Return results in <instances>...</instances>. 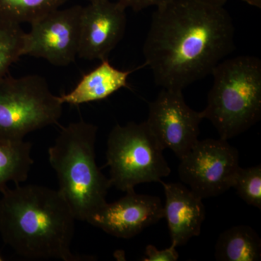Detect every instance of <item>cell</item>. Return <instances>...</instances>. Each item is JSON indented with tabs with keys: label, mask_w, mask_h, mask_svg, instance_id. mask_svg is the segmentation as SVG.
Masks as SVG:
<instances>
[{
	"label": "cell",
	"mask_w": 261,
	"mask_h": 261,
	"mask_svg": "<svg viewBox=\"0 0 261 261\" xmlns=\"http://www.w3.org/2000/svg\"><path fill=\"white\" fill-rule=\"evenodd\" d=\"M32 145L25 140L0 139V192L10 182L19 185L27 181L34 164Z\"/></svg>",
	"instance_id": "cell-15"
},
{
	"label": "cell",
	"mask_w": 261,
	"mask_h": 261,
	"mask_svg": "<svg viewBox=\"0 0 261 261\" xmlns=\"http://www.w3.org/2000/svg\"><path fill=\"white\" fill-rule=\"evenodd\" d=\"M0 192V236L18 255L29 259L82 260L70 250L76 219L58 190L16 185Z\"/></svg>",
	"instance_id": "cell-2"
},
{
	"label": "cell",
	"mask_w": 261,
	"mask_h": 261,
	"mask_svg": "<svg viewBox=\"0 0 261 261\" xmlns=\"http://www.w3.org/2000/svg\"><path fill=\"white\" fill-rule=\"evenodd\" d=\"M25 32L20 24L0 16V79L23 56Z\"/></svg>",
	"instance_id": "cell-17"
},
{
	"label": "cell",
	"mask_w": 261,
	"mask_h": 261,
	"mask_svg": "<svg viewBox=\"0 0 261 261\" xmlns=\"http://www.w3.org/2000/svg\"><path fill=\"white\" fill-rule=\"evenodd\" d=\"M4 260V258H3V256H2L1 255H0V261H3Z\"/></svg>",
	"instance_id": "cell-24"
},
{
	"label": "cell",
	"mask_w": 261,
	"mask_h": 261,
	"mask_svg": "<svg viewBox=\"0 0 261 261\" xmlns=\"http://www.w3.org/2000/svg\"><path fill=\"white\" fill-rule=\"evenodd\" d=\"M245 3L250 5V6L255 7V8H261V0H242Z\"/></svg>",
	"instance_id": "cell-22"
},
{
	"label": "cell",
	"mask_w": 261,
	"mask_h": 261,
	"mask_svg": "<svg viewBox=\"0 0 261 261\" xmlns=\"http://www.w3.org/2000/svg\"><path fill=\"white\" fill-rule=\"evenodd\" d=\"M119 200L108 203L91 215L87 222L105 232L130 239L164 218L162 201L156 196L126 192Z\"/></svg>",
	"instance_id": "cell-10"
},
{
	"label": "cell",
	"mask_w": 261,
	"mask_h": 261,
	"mask_svg": "<svg viewBox=\"0 0 261 261\" xmlns=\"http://www.w3.org/2000/svg\"><path fill=\"white\" fill-rule=\"evenodd\" d=\"M67 0H0V16L17 23H32L54 10Z\"/></svg>",
	"instance_id": "cell-16"
},
{
	"label": "cell",
	"mask_w": 261,
	"mask_h": 261,
	"mask_svg": "<svg viewBox=\"0 0 261 261\" xmlns=\"http://www.w3.org/2000/svg\"><path fill=\"white\" fill-rule=\"evenodd\" d=\"M174 244L171 243V246L163 250H159L154 245H148L146 247L145 255L143 258L145 261H176L179 255L176 250Z\"/></svg>",
	"instance_id": "cell-19"
},
{
	"label": "cell",
	"mask_w": 261,
	"mask_h": 261,
	"mask_svg": "<svg viewBox=\"0 0 261 261\" xmlns=\"http://www.w3.org/2000/svg\"><path fill=\"white\" fill-rule=\"evenodd\" d=\"M133 70H123L115 68L108 59L82 77L73 90L59 96L62 103L80 106L102 100L128 87V79Z\"/></svg>",
	"instance_id": "cell-13"
},
{
	"label": "cell",
	"mask_w": 261,
	"mask_h": 261,
	"mask_svg": "<svg viewBox=\"0 0 261 261\" xmlns=\"http://www.w3.org/2000/svg\"><path fill=\"white\" fill-rule=\"evenodd\" d=\"M171 1L172 0H117L126 9L130 8L136 12L141 11L150 7L160 8Z\"/></svg>",
	"instance_id": "cell-20"
},
{
	"label": "cell",
	"mask_w": 261,
	"mask_h": 261,
	"mask_svg": "<svg viewBox=\"0 0 261 261\" xmlns=\"http://www.w3.org/2000/svg\"><path fill=\"white\" fill-rule=\"evenodd\" d=\"M163 149L146 121L116 125L106 152L111 186L126 192L140 184L161 183L171 172Z\"/></svg>",
	"instance_id": "cell-5"
},
{
	"label": "cell",
	"mask_w": 261,
	"mask_h": 261,
	"mask_svg": "<svg viewBox=\"0 0 261 261\" xmlns=\"http://www.w3.org/2000/svg\"><path fill=\"white\" fill-rule=\"evenodd\" d=\"M235 49L234 24L224 6L172 0L152 14L143 54L156 85L183 91Z\"/></svg>",
	"instance_id": "cell-1"
},
{
	"label": "cell",
	"mask_w": 261,
	"mask_h": 261,
	"mask_svg": "<svg viewBox=\"0 0 261 261\" xmlns=\"http://www.w3.org/2000/svg\"><path fill=\"white\" fill-rule=\"evenodd\" d=\"M82 8H59L31 23L30 32L25 33L23 56L43 58L55 66L73 63L80 47Z\"/></svg>",
	"instance_id": "cell-9"
},
{
	"label": "cell",
	"mask_w": 261,
	"mask_h": 261,
	"mask_svg": "<svg viewBox=\"0 0 261 261\" xmlns=\"http://www.w3.org/2000/svg\"><path fill=\"white\" fill-rule=\"evenodd\" d=\"M97 126L84 120L63 127L48 149L49 162L58 176V191L75 219L87 221L107 202L111 188L96 162Z\"/></svg>",
	"instance_id": "cell-3"
},
{
	"label": "cell",
	"mask_w": 261,
	"mask_h": 261,
	"mask_svg": "<svg viewBox=\"0 0 261 261\" xmlns=\"http://www.w3.org/2000/svg\"><path fill=\"white\" fill-rule=\"evenodd\" d=\"M166 204L164 218L167 221L171 243L176 247L186 245L200 235L205 218V207L200 196L184 184L164 183Z\"/></svg>",
	"instance_id": "cell-12"
},
{
	"label": "cell",
	"mask_w": 261,
	"mask_h": 261,
	"mask_svg": "<svg viewBox=\"0 0 261 261\" xmlns=\"http://www.w3.org/2000/svg\"><path fill=\"white\" fill-rule=\"evenodd\" d=\"M203 119L202 113L187 104L183 91L162 89L149 103L145 121L163 149L181 160L198 142Z\"/></svg>",
	"instance_id": "cell-8"
},
{
	"label": "cell",
	"mask_w": 261,
	"mask_h": 261,
	"mask_svg": "<svg viewBox=\"0 0 261 261\" xmlns=\"http://www.w3.org/2000/svg\"><path fill=\"white\" fill-rule=\"evenodd\" d=\"M219 261H258L261 259V239L246 225L233 226L221 233L215 247Z\"/></svg>",
	"instance_id": "cell-14"
},
{
	"label": "cell",
	"mask_w": 261,
	"mask_h": 261,
	"mask_svg": "<svg viewBox=\"0 0 261 261\" xmlns=\"http://www.w3.org/2000/svg\"><path fill=\"white\" fill-rule=\"evenodd\" d=\"M63 106L43 77L5 75L0 79V139L23 140L31 132L56 124Z\"/></svg>",
	"instance_id": "cell-6"
},
{
	"label": "cell",
	"mask_w": 261,
	"mask_h": 261,
	"mask_svg": "<svg viewBox=\"0 0 261 261\" xmlns=\"http://www.w3.org/2000/svg\"><path fill=\"white\" fill-rule=\"evenodd\" d=\"M126 8L111 0L89 3L81 15L78 56L87 61H105L124 36Z\"/></svg>",
	"instance_id": "cell-11"
},
{
	"label": "cell",
	"mask_w": 261,
	"mask_h": 261,
	"mask_svg": "<svg viewBox=\"0 0 261 261\" xmlns=\"http://www.w3.org/2000/svg\"><path fill=\"white\" fill-rule=\"evenodd\" d=\"M211 75L214 84L201 111L219 138L229 140L255 126L261 118V61L256 56L226 58Z\"/></svg>",
	"instance_id": "cell-4"
},
{
	"label": "cell",
	"mask_w": 261,
	"mask_h": 261,
	"mask_svg": "<svg viewBox=\"0 0 261 261\" xmlns=\"http://www.w3.org/2000/svg\"><path fill=\"white\" fill-rule=\"evenodd\" d=\"M89 3H93V2L100 1V0H88Z\"/></svg>",
	"instance_id": "cell-23"
},
{
	"label": "cell",
	"mask_w": 261,
	"mask_h": 261,
	"mask_svg": "<svg viewBox=\"0 0 261 261\" xmlns=\"http://www.w3.org/2000/svg\"><path fill=\"white\" fill-rule=\"evenodd\" d=\"M238 149L223 139L198 140L180 160V180L201 198L216 197L232 188L238 172Z\"/></svg>",
	"instance_id": "cell-7"
},
{
	"label": "cell",
	"mask_w": 261,
	"mask_h": 261,
	"mask_svg": "<svg viewBox=\"0 0 261 261\" xmlns=\"http://www.w3.org/2000/svg\"><path fill=\"white\" fill-rule=\"evenodd\" d=\"M239 197L247 205L261 210V166L239 168L233 181Z\"/></svg>",
	"instance_id": "cell-18"
},
{
	"label": "cell",
	"mask_w": 261,
	"mask_h": 261,
	"mask_svg": "<svg viewBox=\"0 0 261 261\" xmlns=\"http://www.w3.org/2000/svg\"><path fill=\"white\" fill-rule=\"evenodd\" d=\"M199 1L207 3V4L216 5V6H224L228 0H199Z\"/></svg>",
	"instance_id": "cell-21"
}]
</instances>
